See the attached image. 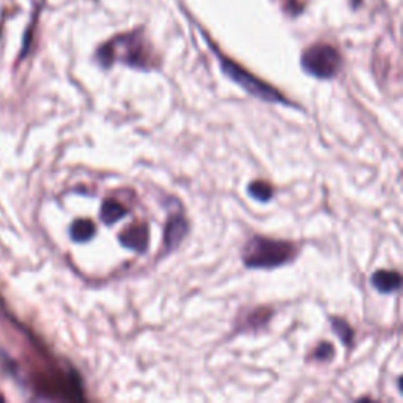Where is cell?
<instances>
[{"instance_id": "cell-8", "label": "cell", "mask_w": 403, "mask_h": 403, "mask_svg": "<svg viewBox=\"0 0 403 403\" xmlns=\"http://www.w3.org/2000/svg\"><path fill=\"white\" fill-rule=\"evenodd\" d=\"M70 235L73 240L78 241V243H85V241L93 238V235H95V227H93L89 219H79L71 225Z\"/></svg>"}, {"instance_id": "cell-7", "label": "cell", "mask_w": 403, "mask_h": 403, "mask_svg": "<svg viewBox=\"0 0 403 403\" xmlns=\"http://www.w3.org/2000/svg\"><path fill=\"white\" fill-rule=\"evenodd\" d=\"M126 206L123 204H120L116 199H109L101 206V221L107 225L116 224L120 219L126 216Z\"/></svg>"}, {"instance_id": "cell-5", "label": "cell", "mask_w": 403, "mask_h": 403, "mask_svg": "<svg viewBox=\"0 0 403 403\" xmlns=\"http://www.w3.org/2000/svg\"><path fill=\"white\" fill-rule=\"evenodd\" d=\"M187 233V223L185 221L183 216H173L169 219V223L166 225V237H164V243L167 246V249H173L180 244V241L186 237Z\"/></svg>"}, {"instance_id": "cell-3", "label": "cell", "mask_w": 403, "mask_h": 403, "mask_svg": "<svg viewBox=\"0 0 403 403\" xmlns=\"http://www.w3.org/2000/svg\"><path fill=\"white\" fill-rule=\"evenodd\" d=\"M221 62H223V68L225 71V75L243 87L244 90L249 92L251 95L261 98L265 101H270V103H285V99L282 98L276 90H273L271 87H268L266 84L261 82V80L255 79L254 76L249 75V73H246L243 68H240V66L230 62V60L221 58Z\"/></svg>"}, {"instance_id": "cell-2", "label": "cell", "mask_w": 403, "mask_h": 403, "mask_svg": "<svg viewBox=\"0 0 403 403\" xmlns=\"http://www.w3.org/2000/svg\"><path fill=\"white\" fill-rule=\"evenodd\" d=\"M302 68L309 75L320 79H329L337 75L342 58L337 49L329 44H314L302 54Z\"/></svg>"}, {"instance_id": "cell-11", "label": "cell", "mask_w": 403, "mask_h": 403, "mask_svg": "<svg viewBox=\"0 0 403 403\" xmlns=\"http://www.w3.org/2000/svg\"><path fill=\"white\" fill-rule=\"evenodd\" d=\"M334 353V348L333 345H329V344H321L317 350H315V358L317 359H328V358H331Z\"/></svg>"}, {"instance_id": "cell-9", "label": "cell", "mask_w": 403, "mask_h": 403, "mask_svg": "<svg viewBox=\"0 0 403 403\" xmlns=\"http://www.w3.org/2000/svg\"><path fill=\"white\" fill-rule=\"evenodd\" d=\"M249 194L260 202H266L273 197V190L270 185H266L265 181H255L249 186Z\"/></svg>"}, {"instance_id": "cell-10", "label": "cell", "mask_w": 403, "mask_h": 403, "mask_svg": "<svg viewBox=\"0 0 403 403\" xmlns=\"http://www.w3.org/2000/svg\"><path fill=\"white\" fill-rule=\"evenodd\" d=\"M333 323H334V331H335V334H337L339 337H340L342 340H344L347 345L350 344L352 339H353L352 328L348 326L344 320H334Z\"/></svg>"}, {"instance_id": "cell-6", "label": "cell", "mask_w": 403, "mask_h": 403, "mask_svg": "<svg viewBox=\"0 0 403 403\" xmlns=\"http://www.w3.org/2000/svg\"><path fill=\"white\" fill-rule=\"evenodd\" d=\"M372 285L381 293H391L399 290L402 285L400 274L395 271H378L372 276Z\"/></svg>"}, {"instance_id": "cell-1", "label": "cell", "mask_w": 403, "mask_h": 403, "mask_svg": "<svg viewBox=\"0 0 403 403\" xmlns=\"http://www.w3.org/2000/svg\"><path fill=\"white\" fill-rule=\"evenodd\" d=\"M294 255L297 247L288 241L257 237L246 244L243 260L249 268H274L288 264Z\"/></svg>"}, {"instance_id": "cell-4", "label": "cell", "mask_w": 403, "mask_h": 403, "mask_svg": "<svg viewBox=\"0 0 403 403\" xmlns=\"http://www.w3.org/2000/svg\"><path fill=\"white\" fill-rule=\"evenodd\" d=\"M150 243V230L145 225H134L123 233L122 244L128 249L144 252Z\"/></svg>"}]
</instances>
